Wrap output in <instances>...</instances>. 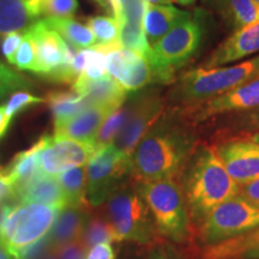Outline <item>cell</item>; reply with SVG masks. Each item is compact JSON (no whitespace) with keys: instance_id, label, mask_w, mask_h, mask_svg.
<instances>
[{"instance_id":"6da1fadb","label":"cell","mask_w":259,"mask_h":259,"mask_svg":"<svg viewBox=\"0 0 259 259\" xmlns=\"http://www.w3.org/2000/svg\"><path fill=\"white\" fill-rule=\"evenodd\" d=\"M190 122L163 114L144 136L131 156L130 176L137 185L177 178L197 149Z\"/></svg>"},{"instance_id":"7a4b0ae2","label":"cell","mask_w":259,"mask_h":259,"mask_svg":"<svg viewBox=\"0 0 259 259\" xmlns=\"http://www.w3.org/2000/svg\"><path fill=\"white\" fill-rule=\"evenodd\" d=\"M185 202L194 222L202 223L211 210L239 192L213 147H197L186 164Z\"/></svg>"},{"instance_id":"3957f363","label":"cell","mask_w":259,"mask_h":259,"mask_svg":"<svg viewBox=\"0 0 259 259\" xmlns=\"http://www.w3.org/2000/svg\"><path fill=\"white\" fill-rule=\"evenodd\" d=\"M259 77V56L232 66L198 67L184 74L171 99L187 107L198 105Z\"/></svg>"},{"instance_id":"277c9868","label":"cell","mask_w":259,"mask_h":259,"mask_svg":"<svg viewBox=\"0 0 259 259\" xmlns=\"http://www.w3.org/2000/svg\"><path fill=\"white\" fill-rule=\"evenodd\" d=\"M138 191L153 216L156 231L176 242L185 240L190 216L185 196L176 178L141 184Z\"/></svg>"},{"instance_id":"5b68a950","label":"cell","mask_w":259,"mask_h":259,"mask_svg":"<svg viewBox=\"0 0 259 259\" xmlns=\"http://www.w3.org/2000/svg\"><path fill=\"white\" fill-rule=\"evenodd\" d=\"M107 222L111 226L113 241L148 244L155 236V225L138 189L121 184L106 200Z\"/></svg>"},{"instance_id":"8992f818","label":"cell","mask_w":259,"mask_h":259,"mask_svg":"<svg viewBox=\"0 0 259 259\" xmlns=\"http://www.w3.org/2000/svg\"><path fill=\"white\" fill-rule=\"evenodd\" d=\"M204 28L199 18L190 17L168 31L151 46L147 59L156 74L157 83H170L180 67L186 65L202 45Z\"/></svg>"},{"instance_id":"52a82bcc","label":"cell","mask_w":259,"mask_h":259,"mask_svg":"<svg viewBox=\"0 0 259 259\" xmlns=\"http://www.w3.org/2000/svg\"><path fill=\"white\" fill-rule=\"evenodd\" d=\"M61 209L35 202L16 204L0 229L3 241L18 258L29 246L48 234Z\"/></svg>"},{"instance_id":"ba28073f","label":"cell","mask_w":259,"mask_h":259,"mask_svg":"<svg viewBox=\"0 0 259 259\" xmlns=\"http://www.w3.org/2000/svg\"><path fill=\"white\" fill-rule=\"evenodd\" d=\"M259 227V205L240 193L211 210L200 223V239L205 246L229 240Z\"/></svg>"},{"instance_id":"9c48e42d","label":"cell","mask_w":259,"mask_h":259,"mask_svg":"<svg viewBox=\"0 0 259 259\" xmlns=\"http://www.w3.org/2000/svg\"><path fill=\"white\" fill-rule=\"evenodd\" d=\"M131 158L113 144L97 149L87 163V199L93 209L108 199L130 174Z\"/></svg>"},{"instance_id":"30bf717a","label":"cell","mask_w":259,"mask_h":259,"mask_svg":"<svg viewBox=\"0 0 259 259\" xmlns=\"http://www.w3.org/2000/svg\"><path fill=\"white\" fill-rule=\"evenodd\" d=\"M36 50L38 74L56 82L73 83L76 80L72 71V61L76 48L64 40L60 34L48 27L44 19L37 21L28 29Z\"/></svg>"},{"instance_id":"8fae6325","label":"cell","mask_w":259,"mask_h":259,"mask_svg":"<svg viewBox=\"0 0 259 259\" xmlns=\"http://www.w3.org/2000/svg\"><path fill=\"white\" fill-rule=\"evenodd\" d=\"M164 99L158 92H149L136 97L127 105L128 114L113 145L131 158L145 135L164 114Z\"/></svg>"},{"instance_id":"7c38bea8","label":"cell","mask_w":259,"mask_h":259,"mask_svg":"<svg viewBox=\"0 0 259 259\" xmlns=\"http://www.w3.org/2000/svg\"><path fill=\"white\" fill-rule=\"evenodd\" d=\"M259 107V77L236 87L222 95L198 105L187 107L180 115L191 125L222 114H236Z\"/></svg>"},{"instance_id":"4fadbf2b","label":"cell","mask_w":259,"mask_h":259,"mask_svg":"<svg viewBox=\"0 0 259 259\" xmlns=\"http://www.w3.org/2000/svg\"><path fill=\"white\" fill-rule=\"evenodd\" d=\"M97 150L93 142L44 137L38 151L41 174L56 177L73 167L85 166Z\"/></svg>"},{"instance_id":"5bb4252c","label":"cell","mask_w":259,"mask_h":259,"mask_svg":"<svg viewBox=\"0 0 259 259\" xmlns=\"http://www.w3.org/2000/svg\"><path fill=\"white\" fill-rule=\"evenodd\" d=\"M215 151L227 173L238 185H246L259 178V144L248 137L227 138Z\"/></svg>"},{"instance_id":"9a60e30c","label":"cell","mask_w":259,"mask_h":259,"mask_svg":"<svg viewBox=\"0 0 259 259\" xmlns=\"http://www.w3.org/2000/svg\"><path fill=\"white\" fill-rule=\"evenodd\" d=\"M107 72L127 92H137L151 83H157L149 60L137 52L118 47L108 53Z\"/></svg>"},{"instance_id":"2e32d148","label":"cell","mask_w":259,"mask_h":259,"mask_svg":"<svg viewBox=\"0 0 259 259\" xmlns=\"http://www.w3.org/2000/svg\"><path fill=\"white\" fill-rule=\"evenodd\" d=\"M259 52V22L235 30L212 52L203 67H219Z\"/></svg>"},{"instance_id":"e0dca14e","label":"cell","mask_w":259,"mask_h":259,"mask_svg":"<svg viewBox=\"0 0 259 259\" xmlns=\"http://www.w3.org/2000/svg\"><path fill=\"white\" fill-rule=\"evenodd\" d=\"M72 90L82 95L89 106L105 107L111 111L120 108L127 99V90L107 74L95 80L78 77L72 83Z\"/></svg>"},{"instance_id":"ac0fdd59","label":"cell","mask_w":259,"mask_h":259,"mask_svg":"<svg viewBox=\"0 0 259 259\" xmlns=\"http://www.w3.org/2000/svg\"><path fill=\"white\" fill-rule=\"evenodd\" d=\"M111 109L100 106H89L70 120L54 126V137L69 138L79 142H93L103 121L111 114Z\"/></svg>"},{"instance_id":"d6986e66","label":"cell","mask_w":259,"mask_h":259,"mask_svg":"<svg viewBox=\"0 0 259 259\" xmlns=\"http://www.w3.org/2000/svg\"><path fill=\"white\" fill-rule=\"evenodd\" d=\"M92 210L90 205L65 206L61 209L47 234L53 248L80 240Z\"/></svg>"},{"instance_id":"ffe728a7","label":"cell","mask_w":259,"mask_h":259,"mask_svg":"<svg viewBox=\"0 0 259 259\" xmlns=\"http://www.w3.org/2000/svg\"><path fill=\"white\" fill-rule=\"evenodd\" d=\"M202 259H259V227L229 240L205 246Z\"/></svg>"},{"instance_id":"44dd1931","label":"cell","mask_w":259,"mask_h":259,"mask_svg":"<svg viewBox=\"0 0 259 259\" xmlns=\"http://www.w3.org/2000/svg\"><path fill=\"white\" fill-rule=\"evenodd\" d=\"M190 12L177 9L176 6L170 4L153 5L147 3L143 27L150 46L156 44L160 38L163 37L177 24L190 17Z\"/></svg>"},{"instance_id":"7402d4cb","label":"cell","mask_w":259,"mask_h":259,"mask_svg":"<svg viewBox=\"0 0 259 259\" xmlns=\"http://www.w3.org/2000/svg\"><path fill=\"white\" fill-rule=\"evenodd\" d=\"M40 16V10L28 0H0V37L27 31Z\"/></svg>"},{"instance_id":"603a6c76","label":"cell","mask_w":259,"mask_h":259,"mask_svg":"<svg viewBox=\"0 0 259 259\" xmlns=\"http://www.w3.org/2000/svg\"><path fill=\"white\" fill-rule=\"evenodd\" d=\"M17 202H35L65 208L67 206L64 191L56 177L40 176L30 181L17 193Z\"/></svg>"},{"instance_id":"cb8c5ba5","label":"cell","mask_w":259,"mask_h":259,"mask_svg":"<svg viewBox=\"0 0 259 259\" xmlns=\"http://www.w3.org/2000/svg\"><path fill=\"white\" fill-rule=\"evenodd\" d=\"M41 148V139L36 144L32 145L28 150L17 154L9 167L4 170L6 179L10 185L14 187L16 198L17 193L24 189L30 181L41 174L40 164H38V151Z\"/></svg>"},{"instance_id":"d4e9b609","label":"cell","mask_w":259,"mask_h":259,"mask_svg":"<svg viewBox=\"0 0 259 259\" xmlns=\"http://www.w3.org/2000/svg\"><path fill=\"white\" fill-rule=\"evenodd\" d=\"M234 30L259 22V4L254 0H206Z\"/></svg>"},{"instance_id":"484cf974","label":"cell","mask_w":259,"mask_h":259,"mask_svg":"<svg viewBox=\"0 0 259 259\" xmlns=\"http://www.w3.org/2000/svg\"><path fill=\"white\" fill-rule=\"evenodd\" d=\"M44 22L76 50H88L96 45L92 30L70 17H45Z\"/></svg>"},{"instance_id":"4316f807","label":"cell","mask_w":259,"mask_h":259,"mask_svg":"<svg viewBox=\"0 0 259 259\" xmlns=\"http://www.w3.org/2000/svg\"><path fill=\"white\" fill-rule=\"evenodd\" d=\"M46 101L50 105L54 118V126L63 124L76 116L87 107L89 103L82 95L73 90L71 92H52L47 95Z\"/></svg>"},{"instance_id":"83f0119b","label":"cell","mask_w":259,"mask_h":259,"mask_svg":"<svg viewBox=\"0 0 259 259\" xmlns=\"http://www.w3.org/2000/svg\"><path fill=\"white\" fill-rule=\"evenodd\" d=\"M67 206H88L87 199V166L73 167L58 176Z\"/></svg>"},{"instance_id":"f1b7e54d","label":"cell","mask_w":259,"mask_h":259,"mask_svg":"<svg viewBox=\"0 0 259 259\" xmlns=\"http://www.w3.org/2000/svg\"><path fill=\"white\" fill-rule=\"evenodd\" d=\"M87 24L95 36L96 46H121L120 27L114 17L97 16L89 18Z\"/></svg>"},{"instance_id":"f546056e","label":"cell","mask_w":259,"mask_h":259,"mask_svg":"<svg viewBox=\"0 0 259 259\" xmlns=\"http://www.w3.org/2000/svg\"><path fill=\"white\" fill-rule=\"evenodd\" d=\"M80 241L88 248V251L93 246L97 244L113 241V233L111 226L101 216L90 211L88 222H87L85 228H84Z\"/></svg>"},{"instance_id":"4dcf8cb0","label":"cell","mask_w":259,"mask_h":259,"mask_svg":"<svg viewBox=\"0 0 259 259\" xmlns=\"http://www.w3.org/2000/svg\"><path fill=\"white\" fill-rule=\"evenodd\" d=\"M127 105H122L120 108L115 109L114 112H112L111 114L107 116L106 120L103 121L101 128L97 132L95 141H94V144H95L96 149H100L113 143L116 135L120 132L122 126H124L126 118H127Z\"/></svg>"},{"instance_id":"1f68e13d","label":"cell","mask_w":259,"mask_h":259,"mask_svg":"<svg viewBox=\"0 0 259 259\" xmlns=\"http://www.w3.org/2000/svg\"><path fill=\"white\" fill-rule=\"evenodd\" d=\"M14 65L19 70L31 71V72L38 73L36 50H35L34 40H32V36L29 30L25 31L23 41H22L17 53H16Z\"/></svg>"},{"instance_id":"d6a6232c","label":"cell","mask_w":259,"mask_h":259,"mask_svg":"<svg viewBox=\"0 0 259 259\" xmlns=\"http://www.w3.org/2000/svg\"><path fill=\"white\" fill-rule=\"evenodd\" d=\"M107 72V57L103 52L96 48L85 50V67H84L80 78L95 80L106 76Z\"/></svg>"},{"instance_id":"836d02e7","label":"cell","mask_w":259,"mask_h":259,"mask_svg":"<svg viewBox=\"0 0 259 259\" xmlns=\"http://www.w3.org/2000/svg\"><path fill=\"white\" fill-rule=\"evenodd\" d=\"M29 87H30L29 80L0 63V97H4L16 90L27 89Z\"/></svg>"},{"instance_id":"e575fe53","label":"cell","mask_w":259,"mask_h":259,"mask_svg":"<svg viewBox=\"0 0 259 259\" xmlns=\"http://www.w3.org/2000/svg\"><path fill=\"white\" fill-rule=\"evenodd\" d=\"M77 8V0H46L41 6V15L46 17H71Z\"/></svg>"},{"instance_id":"d590c367","label":"cell","mask_w":259,"mask_h":259,"mask_svg":"<svg viewBox=\"0 0 259 259\" xmlns=\"http://www.w3.org/2000/svg\"><path fill=\"white\" fill-rule=\"evenodd\" d=\"M238 116L233 119L231 130L240 134H248V132H259V107L251 111L236 113Z\"/></svg>"},{"instance_id":"8d00e7d4","label":"cell","mask_w":259,"mask_h":259,"mask_svg":"<svg viewBox=\"0 0 259 259\" xmlns=\"http://www.w3.org/2000/svg\"><path fill=\"white\" fill-rule=\"evenodd\" d=\"M44 101L45 100L41 99V97H36L29 93L17 92L12 94V96L10 97L8 103L5 105V112L10 118H12L15 114H17V113L23 111V109L27 108V107L36 105V103H41Z\"/></svg>"},{"instance_id":"74e56055","label":"cell","mask_w":259,"mask_h":259,"mask_svg":"<svg viewBox=\"0 0 259 259\" xmlns=\"http://www.w3.org/2000/svg\"><path fill=\"white\" fill-rule=\"evenodd\" d=\"M24 34L25 31H16L5 35L2 38V52L10 64L14 65L15 56L17 53L19 46H21L22 41H23Z\"/></svg>"},{"instance_id":"f35d334b","label":"cell","mask_w":259,"mask_h":259,"mask_svg":"<svg viewBox=\"0 0 259 259\" xmlns=\"http://www.w3.org/2000/svg\"><path fill=\"white\" fill-rule=\"evenodd\" d=\"M59 259H85L88 248L80 240H76L70 244L59 246L54 248Z\"/></svg>"},{"instance_id":"ab89813d","label":"cell","mask_w":259,"mask_h":259,"mask_svg":"<svg viewBox=\"0 0 259 259\" xmlns=\"http://www.w3.org/2000/svg\"><path fill=\"white\" fill-rule=\"evenodd\" d=\"M18 204L14 187L10 185L4 171L0 170V206Z\"/></svg>"},{"instance_id":"60d3db41","label":"cell","mask_w":259,"mask_h":259,"mask_svg":"<svg viewBox=\"0 0 259 259\" xmlns=\"http://www.w3.org/2000/svg\"><path fill=\"white\" fill-rule=\"evenodd\" d=\"M87 259H114V252L111 242H101L93 246L89 250Z\"/></svg>"},{"instance_id":"b9f144b4","label":"cell","mask_w":259,"mask_h":259,"mask_svg":"<svg viewBox=\"0 0 259 259\" xmlns=\"http://www.w3.org/2000/svg\"><path fill=\"white\" fill-rule=\"evenodd\" d=\"M241 196H244L246 199H248L250 202L254 203L255 205H259V178L251 183L242 185L239 189Z\"/></svg>"},{"instance_id":"7bdbcfd3","label":"cell","mask_w":259,"mask_h":259,"mask_svg":"<svg viewBox=\"0 0 259 259\" xmlns=\"http://www.w3.org/2000/svg\"><path fill=\"white\" fill-rule=\"evenodd\" d=\"M11 118L6 114L5 112V106L0 107V138L5 135L6 130H8Z\"/></svg>"},{"instance_id":"ee69618b","label":"cell","mask_w":259,"mask_h":259,"mask_svg":"<svg viewBox=\"0 0 259 259\" xmlns=\"http://www.w3.org/2000/svg\"><path fill=\"white\" fill-rule=\"evenodd\" d=\"M0 259H18L16 255L9 250L8 246L3 241L2 235H0Z\"/></svg>"},{"instance_id":"f6af8a7d","label":"cell","mask_w":259,"mask_h":259,"mask_svg":"<svg viewBox=\"0 0 259 259\" xmlns=\"http://www.w3.org/2000/svg\"><path fill=\"white\" fill-rule=\"evenodd\" d=\"M145 2L153 5H168L170 4L171 0H145Z\"/></svg>"},{"instance_id":"bcb514c9","label":"cell","mask_w":259,"mask_h":259,"mask_svg":"<svg viewBox=\"0 0 259 259\" xmlns=\"http://www.w3.org/2000/svg\"><path fill=\"white\" fill-rule=\"evenodd\" d=\"M94 2H96L97 4H99L103 9H106V10L111 9V0H94Z\"/></svg>"},{"instance_id":"7dc6e473","label":"cell","mask_w":259,"mask_h":259,"mask_svg":"<svg viewBox=\"0 0 259 259\" xmlns=\"http://www.w3.org/2000/svg\"><path fill=\"white\" fill-rule=\"evenodd\" d=\"M40 259H59V258H58V255L56 253V251H54V248H52L51 251H48L47 253Z\"/></svg>"},{"instance_id":"c3c4849f","label":"cell","mask_w":259,"mask_h":259,"mask_svg":"<svg viewBox=\"0 0 259 259\" xmlns=\"http://www.w3.org/2000/svg\"><path fill=\"white\" fill-rule=\"evenodd\" d=\"M171 2L177 3V4L183 5V6H189V5H192L196 0H171Z\"/></svg>"},{"instance_id":"681fc988","label":"cell","mask_w":259,"mask_h":259,"mask_svg":"<svg viewBox=\"0 0 259 259\" xmlns=\"http://www.w3.org/2000/svg\"><path fill=\"white\" fill-rule=\"evenodd\" d=\"M251 139V141H253L254 143H257V144H259V132H254L253 135L252 136H250V137H248Z\"/></svg>"},{"instance_id":"f907efd6","label":"cell","mask_w":259,"mask_h":259,"mask_svg":"<svg viewBox=\"0 0 259 259\" xmlns=\"http://www.w3.org/2000/svg\"><path fill=\"white\" fill-rule=\"evenodd\" d=\"M150 259H169V258H168L167 255H164L162 253H155V254L151 255Z\"/></svg>"},{"instance_id":"816d5d0a","label":"cell","mask_w":259,"mask_h":259,"mask_svg":"<svg viewBox=\"0 0 259 259\" xmlns=\"http://www.w3.org/2000/svg\"><path fill=\"white\" fill-rule=\"evenodd\" d=\"M254 2H255V3H257V4H259V0H254Z\"/></svg>"}]
</instances>
